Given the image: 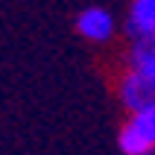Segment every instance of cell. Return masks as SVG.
<instances>
[{"mask_svg":"<svg viewBox=\"0 0 155 155\" xmlns=\"http://www.w3.org/2000/svg\"><path fill=\"white\" fill-rule=\"evenodd\" d=\"M117 149L123 155H152L155 152V105L129 114L117 129Z\"/></svg>","mask_w":155,"mask_h":155,"instance_id":"obj_1","label":"cell"},{"mask_svg":"<svg viewBox=\"0 0 155 155\" xmlns=\"http://www.w3.org/2000/svg\"><path fill=\"white\" fill-rule=\"evenodd\" d=\"M114 94H117V103L126 108V114H138L155 105V79L123 68L114 82Z\"/></svg>","mask_w":155,"mask_h":155,"instance_id":"obj_2","label":"cell"},{"mask_svg":"<svg viewBox=\"0 0 155 155\" xmlns=\"http://www.w3.org/2000/svg\"><path fill=\"white\" fill-rule=\"evenodd\" d=\"M76 32L88 44H108L117 35V18L105 6H85L76 15Z\"/></svg>","mask_w":155,"mask_h":155,"instance_id":"obj_3","label":"cell"},{"mask_svg":"<svg viewBox=\"0 0 155 155\" xmlns=\"http://www.w3.org/2000/svg\"><path fill=\"white\" fill-rule=\"evenodd\" d=\"M123 68L138 70L143 76L155 79V35H143V38H132L123 56Z\"/></svg>","mask_w":155,"mask_h":155,"instance_id":"obj_4","label":"cell"},{"mask_svg":"<svg viewBox=\"0 0 155 155\" xmlns=\"http://www.w3.org/2000/svg\"><path fill=\"white\" fill-rule=\"evenodd\" d=\"M126 32H129V38L155 35V0H129V6H126Z\"/></svg>","mask_w":155,"mask_h":155,"instance_id":"obj_5","label":"cell"}]
</instances>
